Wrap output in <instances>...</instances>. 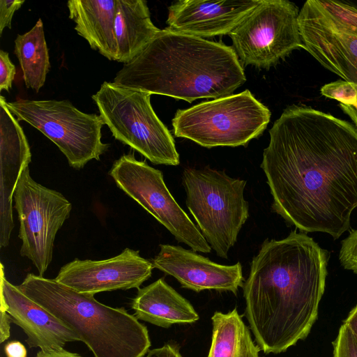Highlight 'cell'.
I'll list each match as a JSON object with an SVG mask.
<instances>
[{
	"mask_svg": "<svg viewBox=\"0 0 357 357\" xmlns=\"http://www.w3.org/2000/svg\"><path fill=\"white\" fill-rule=\"evenodd\" d=\"M321 93L342 104L352 105L357 102V84L340 79L324 85Z\"/></svg>",
	"mask_w": 357,
	"mask_h": 357,
	"instance_id": "24",
	"label": "cell"
},
{
	"mask_svg": "<svg viewBox=\"0 0 357 357\" xmlns=\"http://www.w3.org/2000/svg\"><path fill=\"white\" fill-rule=\"evenodd\" d=\"M69 18L75 29L90 47L110 61L116 60L114 31L116 0H70L67 2Z\"/></svg>",
	"mask_w": 357,
	"mask_h": 357,
	"instance_id": "19",
	"label": "cell"
},
{
	"mask_svg": "<svg viewBox=\"0 0 357 357\" xmlns=\"http://www.w3.org/2000/svg\"><path fill=\"white\" fill-rule=\"evenodd\" d=\"M131 308L138 320L166 328L173 324H192L199 319L190 303L163 278L139 288Z\"/></svg>",
	"mask_w": 357,
	"mask_h": 357,
	"instance_id": "18",
	"label": "cell"
},
{
	"mask_svg": "<svg viewBox=\"0 0 357 357\" xmlns=\"http://www.w3.org/2000/svg\"><path fill=\"white\" fill-rule=\"evenodd\" d=\"M17 287L73 330L95 357H143L149 351L146 326L124 307L104 305L93 294L33 273Z\"/></svg>",
	"mask_w": 357,
	"mask_h": 357,
	"instance_id": "4",
	"label": "cell"
},
{
	"mask_svg": "<svg viewBox=\"0 0 357 357\" xmlns=\"http://www.w3.org/2000/svg\"><path fill=\"white\" fill-rule=\"evenodd\" d=\"M339 259L345 269L357 274V229L352 230L342 241Z\"/></svg>",
	"mask_w": 357,
	"mask_h": 357,
	"instance_id": "26",
	"label": "cell"
},
{
	"mask_svg": "<svg viewBox=\"0 0 357 357\" xmlns=\"http://www.w3.org/2000/svg\"><path fill=\"white\" fill-rule=\"evenodd\" d=\"M182 183L186 205L201 233L218 257L227 259L249 217L246 181L207 167L184 169Z\"/></svg>",
	"mask_w": 357,
	"mask_h": 357,
	"instance_id": "5",
	"label": "cell"
},
{
	"mask_svg": "<svg viewBox=\"0 0 357 357\" xmlns=\"http://www.w3.org/2000/svg\"><path fill=\"white\" fill-rule=\"evenodd\" d=\"M151 261L138 250L124 249L107 259H75L62 266L55 280L75 291L96 294L118 289H139L152 274Z\"/></svg>",
	"mask_w": 357,
	"mask_h": 357,
	"instance_id": "12",
	"label": "cell"
},
{
	"mask_svg": "<svg viewBox=\"0 0 357 357\" xmlns=\"http://www.w3.org/2000/svg\"><path fill=\"white\" fill-rule=\"evenodd\" d=\"M333 357H357V341L345 323L333 342Z\"/></svg>",
	"mask_w": 357,
	"mask_h": 357,
	"instance_id": "25",
	"label": "cell"
},
{
	"mask_svg": "<svg viewBox=\"0 0 357 357\" xmlns=\"http://www.w3.org/2000/svg\"><path fill=\"white\" fill-rule=\"evenodd\" d=\"M0 278V305L23 330L30 347L49 351L62 349L67 342L81 341L73 330L8 282L2 264Z\"/></svg>",
	"mask_w": 357,
	"mask_h": 357,
	"instance_id": "14",
	"label": "cell"
},
{
	"mask_svg": "<svg viewBox=\"0 0 357 357\" xmlns=\"http://www.w3.org/2000/svg\"><path fill=\"white\" fill-rule=\"evenodd\" d=\"M16 74L15 65L10 61L8 53L0 50V90L9 91Z\"/></svg>",
	"mask_w": 357,
	"mask_h": 357,
	"instance_id": "27",
	"label": "cell"
},
{
	"mask_svg": "<svg viewBox=\"0 0 357 357\" xmlns=\"http://www.w3.org/2000/svg\"><path fill=\"white\" fill-rule=\"evenodd\" d=\"M328 253L305 232L266 240L244 282L245 315L265 354L285 351L309 334L324 293Z\"/></svg>",
	"mask_w": 357,
	"mask_h": 357,
	"instance_id": "2",
	"label": "cell"
},
{
	"mask_svg": "<svg viewBox=\"0 0 357 357\" xmlns=\"http://www.w3.org/2000/svg\"><path fill=\"white\" fill-rule=\"evenodd\" d=\"M14 52L19 60L27 88L38 92L50 68L49 51L40 18L30 31L15 40Z\"/></svg>",
	"mask_w": 357,
	"mask_h": 357,
	"instance_id": "22",
	"label": "cell"
},
{
	"mask_svg": "<svg viewBox=\"0 0 357 357\" xmlns=\"http://www.w3.org/2000/svg\"><path fill=\"white\" fill-rule=\"evenodd\" d=\"M298 23L304 49L324 68L357 84V36L330 30L299 15Z\"/></svg>",
	"mask_w": 357,
	"mask_h": 357,
	"instance_id": "17",
	"label": "cell"
},
{
	"mask_svg": "<svg viewBox=\"0 0 357 357\" xmlns=\"http://www.w3.org/2000/svg\"><path fill=\"white\" fill-rule=\"evenodd\" d=\"M211 344L207 357H259L248 326L236 308L215 312L211 317Z\"/></svg>",
	"mask_w": 357,
	"mask_h": 357,
	"instance_id": "21",
	"label": "cell"
},
{
	"mask_svg": "<svg viewBox=\"0 0 357 357\" xmlns=\"http://www.w3.org/2000/svg\"><path fill=\"white\" fill-rule=\"evenodd\" d=\"M143 357H182L179 347L174 344H165L162 347L149 350Z\"/></svg>",
	"mask_w": 357,
	"mask_h": 357,
	"instance_id": "29",
	"label": "cell"
},
{
	"mask_svg": "<svg viewBox=\"0 0 357 357\" xmlns=\"http://www.w3.org/2000/svg\"><path fill=\"white\" fill-rule=\"evenodd\" d=\"M151 95L104 82L92 98L116 139L154 164L178 165L174 138L155 113Z\"/></svg>",
	"mask_w": 357,
	"mask_h": 357,
	"instance_id": "7",
	"label": "cell"
},
{
	"mask_svg": "<svg viewBox=\"0 0 357 357\" xmlns=\"http://www.w3.org/2000/svg\"><path fill=\"white\" fill-rule=\"evenodd\" d=\"M344 323L351 329L357 341V305L350 311Z\"/></svg>",
	"mask_w": 357,
	"mask_h": 357,
	"instance_id": "33",
	"label": "cell"
},
{
	"mask_svg": "<svg viewBox=\"0 0 357 357\" xmlns=\"http://www.w3.org/2000/svg\"><path fill=\"white\" fill-rule=\"evenodd\" d=\"M298 15L330 30L357 36V8L341 1L308 0Z\"/></svg>",
	"mask_w": 357,
	"mask_h": 357,
	"instance_id": "23",
	"label": "cell"
},
{
	"mask_svg": "<svg viewBox=\"0 0 357 357\" xmlns=\"http://www.w3.org/2000/svg\"><path fill=\"white\" fill-rule=\"evenodd\" d=\"M260 1H175L168 8L166 29L202 38L229 34Z\"/></svg>",
	"mask_w": 357,
	"mask_h": 357,
	"instance_id": "15",
	"label": "cell"
},
{
	"mask_svg": "<svg viewBox=\"0 0 357 357\" xmlns=\"http://www.w3.org/2000/svg\"><path fill=\"white\" fill-rule=\"evenodd\" d=\"M31 160L30 147L17 119L0 97V247L8 246L14 228L13 199L23 170Z\"/></svg>",
	"mask_w": 357,
	"mask_h": 357,
	"instance_id": "16",
	"label": "cell"
},
{
	"mask_svg": "<svg viewBox=\"0 0 357 357\" xmlns=\"http://www.w3.org/2000/svg\"><path fill=\"white\" fill-rule=\"evenodd\" d=\"M4 351L8 357H26L27 351L24 346L19 341H11L4 347Z\"/></svg>",
	"mask_w": 357,
	"mask_h": 357,
	"instance_id": "31",
	"label": "cell"
},
{
	"mask_svg": "<svg viewBox=\"0 0 357 357\" xmlns=\"http://www.w3.org/2000/svg\"><path fill=\"white\" fill-rule=\"evenodd\" d=\"M246 81L232 47L167 29L117 72V86L181 99L231 95Z\"/></svg>",
	"mask_w": 357,
	"mask_h": 357,
	"instance_id": "3",
	"label": "cell"
},
{
	"mask_svg": "<svg viewBox=\"0 0 357 357\" xmlns=\"http://www.w3.org/2000/svg\"><path fill=\"white\" fill-rule=\"evenodd\" d=\"M271 116L268 108L245 90L178 109L173 131L206 148L245 146L264 132Z\"/></svg>",
	"mask_w": 357,
	"mask_h": 357,
	"instance_id": "6",
	"label": "cell"
},
{
	"mask_svg": "<svg viewBox=\"0 0 357 357\" xmlns=\"http://www.w3.org/2000/svg\"><path fill=\"white\" fill-rule=\"evenodd\" d=\"M13 199L20 222V255L43 276L52 259L56 235L69 218L72 204L61 193L35 181L29 166L20 176Z\"/></svg>",
	"mask_w": 357,
	"mask_h": 357,
	"instance_id": "11",
	"label": "cell"
},
{
	"mask_svg": "<svg viewBox=\"0 0 357 357\" xmlns=\"http://www.w3.org/2000/svg\"><path fill=\"white\" fill-rule=\"evenodd\" d=\"M263 169L272 209L304 232L337 239L357 208V128L303 105L287 107L269 130Z\"/></svg>",
	"mask_w": 357,
	"mask_h": 357,
	"instance_id": "1",
	"label": "cell"
},
{
	"mask_svg": "<svg viewBox=\"0 0 357 357\" xmlns=\"http://www.w3.org/2000/svg\"><path fill=\"white\" fill-rule=\"evenodd\" d=\"M7 107L18 121H24L52 141L70 167L79 169L99 160L109 144L101 141L105 124L100 115L86 114L68 100H17Z\"/></svg>",
	"mask_w": 357,
	"mask_h": 357,
	"instance_id": "8",
	"label": "cell"
},
{
	"mask_svg": "<svg viewBox=\"0 0 357 357\" xmlns=\"http://www.w3.org/2000/svg\"><path fill=\"white\" fill-rule=\"evenodd\" d=\"M109 174L121 190L165 226L178 241L195 252H211V248L198 227L169 191L161 171L128 153L114 161Z\"/></svg>",
	"mask_w": 357,
	"mask_h": 357,
	"instance_id": "10",
	"label": "cell"
},
{
	"mask_svg": "<svg viewBox=\"0 0 357 357\" xmlns=\"http://www.w3.org/2000/svg\"><path fill=\"white\" fill-rule=\"evenodd\" d=\"M295 3L261 0L229 34L242 64L268 69L293 50L303 48Z\"/></svg>",
	"mask_w": 357,
	"mask_h": 357,
	"instance_id": "9",
	"label": "cell"
},
{
	"mask_svg": "<svg viewBox=\"0 0 357 357\" xmlns=\"http://www.w3.org/2000/svg\"><path fill=\"white\" fill-rule=\"evenodd\" d=\"M12 320L6 309L0 305V342L2 343L10 337V323Z\"/></svg>",
	"mask_w": 357,
	"mask_h": 357,
	"instance_id": "30",
	"label": "cell"
},
{
	"mask_svg": "<svg viewBox=\"0 0 357 357\" xmlns=\"http://www.w3.org/2000/svg\"><path fill=\"white\" fill-rule=\"evenodd\" d=\"M342 109L350 116L357 128V102L352 105L340 104Z\"/></svg>",
	"mask_w": 357,
	"mask_h": 357,
	"instance_id": "34",
	"label": "cell"
},
{
	"mask_svg": "<svg viewBox=\"0 0 357 357\" xmlns=\"http://www.w3.org/2000/svg\"><path fill=\"white\" fill-rule=\"evenodd\" d=\"M24 0H0V35L6 27L11 29V22L15 11L21 8Z\"/></svg>",
	"mask_w": 357,
	"mask_h": 357,
	"instance_id": "28",
	"label": "cell"
},
{
	"mask_svg": "<svg viewBox=\"0 0 357 357\" xmlns=\"http://www.w3.org/2000/svg\"><path fill=\"white\" fill-rule=\"evenodd\" d=\"M160 31L151 20L144 0H116L114 31L116 61L129 63Z\"/></svg>",
	"mask_w": 357,
	"mask_h": 357,
	"instance_id": "20",
	"label": "cell"
},
{
	"mask_svg": "<svg viewBox=\"0 0 357 357\" xmlns=\"http://www.w3.org/2000/svg\"><path fill=\"white\" fill-rule=\"evenodd\" d=\"M153 259L154 268L175 278L183 288L196 292L203 290L231 291L236 295L244 278L240 262L222 265L178 245L160 244Z\"/></svg>",
	"mask_w": 357,
	"mask_h": 357,
	"instance_id": "13",
	"label": "cell"
},
{
	"mask_svg": "<svg viewBox=\"0 0 357 357\" xmlns=\"http://www.w3.org/2000/svg\"><path fill=\"white\" fill-rule=\"evenodd\" d=\"M36 357H82L77 353H73L65 350L64 349L59 350H54L49 351H40Z\"/></svg>",
	"mask_w": 357,
	"mask_h": 357,
	"instance_id": "32",
	"label": "cell"
}]
</instances>
